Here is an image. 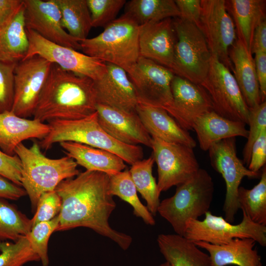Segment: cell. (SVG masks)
<instances>
[{
	"label": "cell",
	"instance_id": "cell-20",
	"mask_svg": "<svg viewBox=\"0 0 266 266\" xmlns=\"http://www.w3.org/2000/svg\"><path fill=\"white\" fill-rule=\"evenodd\" d=\"M105 64L106 70L104 75L94 81L97 103L136 112L138 100L127 72L117 66Z\"/></svg>",
	"mask_w": 266,
	"mask_h": 266
},
{
	"label": "cell",
	"instance_id": "cell-30",
	"mask_svg": "<svg viewBox=\"0 0 266 266\" xmlns=\"http://www.w3.org/2000/svg\"><path fill=\"white\" fill-rule=\"evenodd\" d=\"M124 14L139 26L180 17L178 8L173 0H132L126 2Z\"/></svg>",
	"mask_w": 266,
	"mask_h": 266
},
{
	"label": "cell",
	"instance_id": "cell-45",
	"mask_svg": "<svg viewBox=\"0 0 266 266\" xmlns=\"http://www.w3.org/2000/svg\"><path fill=\"white\" fill-rule=\"evenodd\" d=\"M256 73L259 84L262 102L266 98V52L260 50L254 51Z\"/></svg>",
	"mask_w": 266,
	"mask_h": 266
},
{
	"label": "cell",
	"instance_id": "cell-44",
	"mask_svg": "<svg viewBox=\"0 0 266 266\" xmlns=\"http://www.w3.org/2000/svg\"><path fill=\"white\" fill-rule=\"evenodd\" d=\"M174 1L180 13L179 18L195 24L199 28L201 11V0Z\"/></svg>",
	"mask_w": 266,
	"mask_h": 266
},
{
	"label": "cell",
	"instance_id": "cell-49",
	"mask_svg": "<svg viewBox=\"0 0 266 266\" xmlns=\"http://www.w3.org/2000/svg\"><path fill=\"white\" fill-rule=\"evenodd\" d=\"M159 266H171V265L167 262H166L165 263L161 264Z\"/></svg>",
	"mask_w": 266,
	"mask_h": 266
},
{
	"label": "cell",
	"instance_id": "cell-38",
	"mask_svg": "<svg viewBox=\"0 0 266 266\" xmlns=\"http://www.w3.org/2000/svg\"><path fill=\"white\" fill-rule=\"evenodd\" d=\"M92 27L105 28L116 18L126 0H86Z\"/></svg>",
	"mask_w": 266,
	"mask_h": 266
},
{
	"label": "cell",
	"instance_id": "cell-29",
	"mask_svg": "<svg viewBox=\"0 0 266 266\" xmlns=\"http://www.w3.org/2000/svg\"><path fill=\"white\" fill-rule=\"evenodd\" d=\"M29 48L23 1L12 18L0 30V60L17 63L25 59Z\"/></svg>",
	"mask_w": 266,
	"mask_h": 266
},
{
	"label": "cell",
	"instance_id": "cell-39",
	"mask_svg": "<svg viewBox=\"0 0 266 266\" xmlns=\"http://www.w3.org/2000/svg\"><path fill=\"white\" fill-rule=\"evenodd\" d=\"M248 125L249 126L247 142L243 150V163L248 166L250 160L251 149L253 143L266 129V101L262 102L258 106L249 109Z\"/></svg>",
	"mask_w": 266,
	"mask_h": 266
},
{
	"label": "cell",
	"instance_id": "cell-2",
	"mask_svg": "<svg viewBox=\"0 0 266 266\" xmlns=\"http://www.w3.org/2000/svg\"><path fill=\"white\" fill-rule=\"evenodd\" d=\"M97 104L92 79L52 64L33 119L43 123L80 119L95 113Z\"/></svg>",
	"mask_w": 266,
	"mask_h": 266
},
{
	"label": "cell",
	"instance_id": "cell-22",
	"mask_svg": "<svg viewBox=\"0 0 266 266\" xmlns=\"http://www.w3.org/2000/svg\"><path fill=\"white\" fill-rule=\"evenodd\" d=\"M234 77L249 109L262 102L254 59L241 42L236 39L229 50Z\"/></svg>",
	"mask_w": 266,
	"mask_h": 266
},
{
	"label": "cell",
	"instance_id": "cell-48",
	"mask_svg": "<svg viewBox=\"0 0 266 266\" xmlns=\"http://www.w3.org/2000/svg\"><path fill=\"white\" fill-rule=\"evenodd\" d=\"M257 50L266 52V21H262L256 28L253 38L252 53Z\"/></svg>",
	"mask_w": 266,
	"mask_h": 266
},
{
	"label": "cell",
	"instance_id": "cell-23",
	"mask_svg": "<svg viewBox=\"0 0 266 266\" xmlns=\"http://www.w3.org/2000/svg\"><path fill=\"white\" fill-rule=\"evenodd\" d=\"M49 132L48 124L18 116L11 111L0 113V148L9 155H15V148L23 141L42 139Z\"/></svg>",
	"mask_w": 266,
	"mask_h": 266
},
{
	"label": "cell",
	"instance_id": "cell-8",
	"mask_svg": "<svg viewBox=\"0 0 266 266\" xmlns=\"http://www.w3.org/2000/svg\"><path fill=\"white\" fill-rule=\"evenodd\" d=\"M242 213L241 222L233 224L209 211L202 220H189L183 236L193 242L203 241L214 245L226 244L235 238H250L266 246V226L254 223L245 212Z\"/></svg>",
	"mask_w": 266,
	"mask_h": 266
},
{
	"label": "cell",
	"instance_id": "cell-26",
	"mask_svg": "<svg viewBox=\"0 0 266 266\" xmlns=\"http://www.w3.org/2000/svg\"><path fill=\"white\" fill-rule=\"evenodd\" d=\"M60 144L66 156L86 170L100 171L111 175L127 167L122 159L108 151L72 141L62 142Z\"/></svg>",
	"mask_w": 266,
	"mask_h": 266
},
{
	"label": "cell",
	"instance_id": "cell-50",
	"mask_svg": "<svg viewBox=\"0 0 266 266\" xmlns=\"http://www.w3.org/2000/svg\"><path fill=\"white\" fill-rule=\"evenodd\" d=\"M258 266H262V263H261Z\"/></svg>",
	"mask_w": 266,
	"mask_h": 266
},
{
	"label": "cell",
	"instance_id": "cell-4",
	"mask_svg": "<svg viewBox=\"0 0 266 266\" xmlns=\"http://www.w3.org/2000/svg\"><path fill=\"white\" fill-rule=\"evenodd\" d=\"M48 125L49 132L39 143L44 150L57 142L72 141L113 153L131 165L143 158L141 147L122 143L107 133L98 122L96 111L84 118L54 120Z\"/></svg>",
	"mask_w": 266,
	"mask_h": 266
},
{
	"label": "cell",
	"instance_id": "cell-34",
	"mask_svg": "<svg viewBox=\"0 0 266 266\" xmlns=\"http://www.w3.org/2000/svg\"><path fill=\"white\" fill-rule=\"evenodd\" d=\"M237 201L239 208L254 223L266 226V168H263L260 180L250 189L239 187Z\"/></svg>",
	"mask_w": 266,
	"mask_h": 266
},
{
	"label": "cell",
	"instance_id": "cell-33",
	"mask_svg": "<svg viewBox=\"0 0 266 266\" xmlns=\"http://www.w3.org/2000/svg\"><path fill=\"white\" fill-rule=\"evenodd\" d=\"M108 191L112 196H116L128 202L133 208V213L141 218L147 225L153 226L155 220L146 206L144 205L137 196V191L129 170L125 169L109 175Z\"/></svg>",
	"mask_w": 266,
	"mask_h": 266
},
{
	"label": "cell",
	"instance_id": "cell-11",
	"mask_svg": "<svg viewBox=\"0 0 266 266\" xmlns=\"http://www.w3.org/2000/svg\"><path fill=\"white\" fill-rule=\"evenodd\" d=\"M152 147L157 165L158 189L161 194L193 177L200 168L193 149L152 137Z\"/></svg>",
	"mask_w": 266,
	"mask_h": 266
},
{
	"label": "cell",
	"instance_id": "cell-3",
	"mask_svg": "<svg viewBox=\"0 0 266 266\" xmlns=\"http://www.w3.org/2000/svg\"><path fill=\"white\" fill-rule=\"evenodd\" d=\"M40 148L36 142L30 147L21 143L14 151L21 163V186L29 196L33 211L42 194L55 190L61 182L79 173L78 165L71 158L66 156L50 159Z\"/></svg>",
	"mask_w": 266,
	"mask_h": 266
},
{
	"label": "cell",
	"instance_id": "cell-37",
	"mask_svg": "<svg viewBox=\"0 0 266 266\" xmlns=\"http://www.w3.org/2000/svg\"><path fill=\"white\" fill-rule=\"evenodd\" d=\"M59 221L58 214L50 221L38 223L32 227L27 235L32 249L38 256L42 266L49 265L48 241L51 234L56 232Z\"/></svg>",
	"mask_w": 266,
	"mask_h": 266
},
{
	"label": "cell",
	"instance_id": "cell-36",
	"mask_svg": "<svg viewBox=\"0 0 266 266\" xmlns=\"http://www.w3.org/2000/svg\"><path fill=\"white\" fill-rule=\"evenodd\" d=\"M0 266H23L29 262L40 261L27 235L14 242H0Z\"/></svg>",
	"mask_w": 266,
	"mask_h": 266
},
{
	"label": "cell",
	"instance_id": "cell-47",
	"mask_svg": "<svg viewBox=\"0 0 266 266\" xmlns=\"http://www.w3.org/2000/svg\"><path fill=\"white\" fill-rule=\"evenodd\" d=\"M23 0H0V30L12 18Z\"/></svg>",
	"mask_w": 266,
	"mask_h": 266
},
{
	"label": "cell",
	"instance_id": "cell-7",
	"mask_svg": "<svg viewBox=\"0 0 266 266\" xmlns=\"http://www.w3.org/2000/svg\"><path fill=\"white\" fill-rule=\"evenodd\" d=\"M173 23L176 42L171 71L200 85L207 74L212 56L205 38L192 23L177 17Z\"/></svg>",
	"mask_w": 266,
	"mask_h": 266
},
{
	"label": "cell",
	"instance_id": "cell-16",
	"mask_svg": "<svg viewBox=\"0 0 266 266\" xmlns=\"http://www.w3.org/2000/svg\"><path fill=\"white\" fill-rule=\"evenodd\" d=\"M171 90L172 103L166 111L187 131L193 130L198 118L213 110L211 100L200 85L175 75Z\"/></svg>",
	"mask_w": 266,
	"mask_h": 266
},
{
	"label": "cell",
	"instance_id": "cell-1",
	"mask_svg": "<svg viewBox=\"0 0 266 266\" xmlns=\"http://www.w3.org/2000/svg\"><path fill=\"white\" fill-rule=\"evenodd\" d=\"M109 179L104 172L86 170L61 182L55 190L62 200L56 232L85 227L128 249L131 236L114 230L108 222L116 205L109 193Z\"/></svg>",
	"mask_w": 266,
	"mask_h": 266
},
{
	"label": "cell",
	"instance_id": "cell-32",
	"mask_svg": "<svg viewBox=\"0 0 266 266\" xmlns=\"http://www.w3.org/2000/svg\"><path fill=\"white\" fill-rule=\"evenodd\" d=\"M154 163L155 159L152 155L147 159L135 162L129 170L137 192L146 200V207L153 216L157 213L161 194L152 173Z\"/></svg>",
	"mask_w": 266,
	"mask_h": 266
},
{
	"label": "cell",
	"instance_id": "cell-5",
	"mask_svg": "<svg viewBox=\"0 0 266 266\" xmlns=\"http://www.w3.org/2000/svg\"><path fill=\"white\" fill-rule=\"evenodd\" d=\"M139 29V26L124 14L98 35L80 40V49L88 56L117 66L127 72L140 57Z\"/></svg>",
	"mask_w": 266,
	"mask_h": 266
},
{
	"label": "cell",
	"instance_id": "cell-40",
	"mask_svg": "<svg viewBox=\"0 0 266 266\" xmlns=\"http://www.w3.org/2000/svg\"><path fill=\"white\" fill-rule=\"evenodd\" d=\"M16 64L0 60V113L11 111L12 107Z\"/></svg>",
	"mask_w": 266,
	"mask_h": 266
},
{
	"label": "cell",
	"instance_id": "cell-15",
	"mask_svg": "<svg viewBox=\"0 0 266 266\" xmlns=\"http://www.w3.org/2000/svg\"><path fill=\"white\" fill-rule=\"evenodd\" d=\"M52 65L38 55L16 63L12 112L25 118L33 116Z\"/></svg>",
	"mask_w": 266,
	"mask_h": 266
},
{
	"label": "cell",
	"instance_id": "cell-24",
	"mask_svg": "<svg viewBox=\"0 0 266 266\" xmlns=\"http://www.w3.org/2000/svg\"><path fill=\"white\" fill-rule=\"evenodd\" d=\"M194 242L208 252L212 266H258L261 263V256L254 248L256 242L252 238H235L223 245Z\"/></svg>",
	"mask_w": 266,
	"mask_h": 266
},
{
	"label": "cell",
	"instance_id": "cell-27",
	"mask_svg": "<svg viewBox=\"0 0 266 266\" xmlns=\"http://www.w3.org/2000/svg\"><path fill=\"white\" fill-rule=\"evenodd\" d=\"M160 251L171 266H212L210 256L194 242L178 234H160Z\"/></svg>",
	"mask_w": 266,
	"mask_h": 266
},
{
	"label": "cell",
	"instance_id": "cell-46",
	"mask_svg": "<svg viewBox=\"0 0 266 266\" xmlns=\"http://www.w3.org/2000/svg\"><path fill=\"white\" fill-rule=\"evenodd\" d=\"M26 195L23 188L0 175V198L15 200Z\"/></svg>",
	"mask_w": 266,
	"mask_h": 266
},
{
	"label": "cell",
	"instance_id": "cell-9",
	"mask_svg": "<svg viewBox=\"0 0 266 266\" xmlns=\"http://www.w3.org/2000/svg\"><path fill=\"white\" fill-rule=\"evenodd\" d=\"M208 94L213 111L232 121L248 124L249 109L231 70L212 55L207 74L200 84Z\"/></svg>",
	"mask_w": 266,
	"mask_h": 266
},
{
	"label": "cell",
	"instance_id": "cell-35",
	"mask_svg": "<svg viewBox=\"0 0 266 266\" xmlns=\"http://www.w3.org/2000/svg\"><path fill=\"white\" fill-rule=\"evenodd\" d=\"M32 227L31 219L7 200L0 198V242L16 241L27 235Z\"/></svg>",
	"mask_w": 266,
	"mask_h": 266
},
{
	"label": "cell",
	"instance_id": "cell-12",
	"mask_svg": "<svg viewBox=\"0 0 266 266\" xmlns=\"http://www.w3.org/2000/svg\"><path fill=\"white\" fill-rule=\"evenodd\" d=\"M138 103L166 110L172 101L171 83L175 74L169 69L140 56L127 71Z\"/></svg>",
	"mask_w": 266,
	"mask_h": 266
},
{
	"label": "cell",
	"instance_id": "cell-41",
	"mask_svg": "<svg viewBox=\"0 0 266 266\" xmlns=\"http://www.w3.org/2000/svg\"><path fill=\"white\" fill-rule=\"evenodd\" d=\"M61 207V199L55 190L42 194L38 200L35 213L31 219L32 227L53 219L59 214Z\"/></svg>",
	"mask_w": 266,
	"mask_h": 266
},
{
	"label": "cell",
	"instance_id": "cell-31",
	"mask_svg": "<svg viewBox=\"0 0 266 266\" xmlns=\"http://www.w3.org/2000/svg\"><path fill=\"white\" fill-rule=\"evenodd\" d=\"M61 14L63 28L79 41L87 38L92 28L86 0H55Z\"/></svg>",
	"mask_w": 266,
	"mask_h": 266
},
{
	"label": "cell",
	"instance_id": "cell-10",
	"mask_svg": "<svg viewBox=\"0 0 266 266\" xmlns=\"http://www.w3.org/2000/svg\"><path fill=\"white\" fill-rule=\"evenodd\" d=\"M210 164L224 179L226 193L223 207L225 219L233 223L240 208L237 201L238 190L243 178L260 177L259 172L249 170L237 155L236 137L221 140L208 149Z\"/></svg>",
	"mask_w": 266,
	"mask_h": 266
},
{
	"label": "cell",
	"instance_id": "cell-28",
	"mask_svg": "<svg viewBox=\"0 0 266 266\" xmlns=\"http://www.w3.org/2000/svg\"><path fill=\"white\" fill-rule=\"evenodd\" d=\"M226 5L233 17L237 38L252 53L255 30L266 20V0H226Z\"/></svg>",
	"mask_w": 266,
	"mask_h": 266
},
{
	"label": "cell",
	"instance_id": "cell-25",
	"mask_svg": "<svg viewBox=\"0 0 266 266\" xmlns=\"http://www.w3.org/2000/svg\"><path fill=\"white\" fill-rule=\"evenodd\" d=\"M246 124L224 118L213 110L198 118L192 129L197 134L200 149L208 151L215 143L231 137L247 138Z\"/></svg>",
	"mask_w": 266,
	"mask_h": 266
},
{
	"label": "cell",
	"instance_id": "cell-43",
	"mask_svg": "<svg viewBox=\"0 0 266 266\" xmlns=\"http://www.w3.org/2000/svg\"><path fill=\"white\" fill-rule=\"evenodd\" d=\"M266 162V129H265L253 143L248 168L254 172H259L260 169L265 166Z\"/></svg>",
	"mask_w": 266,
	"mask_h": 266
},
{
	"label": "cell",
	"instance_id": "cell-6",
	"mask_svg": "<svg viewBox=\"0 0 266 266\" xmlns=\"http://www.w3.org/2000/svg\"><path fill=\"white\" fill-rule=\"evenodd\" d=\"M214 184L208 171L200 168L191 178L176 186L175 194L160 202L157 212L183 236L188 221L209 211Z\"/></svg>",
	"mask_w": 266,
	"mask_h": 266
},
{
	"label": "cell",
	"instance_id": "cell-21",
	"mask_svg": "<svg viewBox=\"0 0 266 266\" xmlns=\"http://www.w3.org/2000/svg\"><path fill=\"white\" fill-rule=\"evenodd\" d=\"M136 112L152 137L192 148L196 146V141L188 131L182 128L164 109L138 103Z\"/></svg>",
	"mask_w": 266,
	"mask_h": 266
},
{
	"label": "cell",
	"instance_id": "cell-13",
	"mask_svg": "<svg viewBox=\"0 0 266 266\" xmlns=\"http://www.w3.org/2000/svg\"><path fill=\"white\" fill-rule=\"evenodd\" d=\"M29 48L25 58L38 55L62 69L87 76L93 81L101 78L106 65L98 59L73 49L51 42L26 28Z\"/></svg>",
	"mask_w": 266,
	"mask_h": 266
},
{
	"label": "cell",
	"instance_id": "cell-19",
	"mask_svg": "<svg viewBox=\"0 0 266 266\" xmlns=\"http://www.w3.org/2000/svg\"><path fill=\"white\" fill-rule=\"evenodd\" d=\"M176 42V36L172 18L139 26L140 56L151 60L171 70Z\"/></svg>",
	"mask_w": 266,
	"mask_h": 266
},
{
	"label": "cell",
	"instance_id": "cell-14",
	"mask_svg": "<svg viewBox=\"0 0 266 266\" xmlns=\"http://www.w3.org/2000/svg\"><path fill=\"white\" fill-rule=\"evenodd\" d=\"M199 28L202 33L212 55L216 56L230 70L233 66L229 50L236 40L233 19L226 0H201Z\"/></svg>",
	"mask_w": 266,
	"mask_h": 266
},
{
	"label": "cell",
	"instance_id": "cell-18",
	"mask_svg": "<svg viewBox=\"0 0 266 266\" xmlns=\"http://www.w3.org/2000/svg\"><path fill=\"white\" fill-rule=\"evenodd\" d=\"M98 122L116 140L128 145L142 144L151 148L152 138L136 112H128L97 103Z\"/></svg>",
	"mask_w": 266,
	"mask_h": 266
},
{
	"label": "cell",
	"instance_id": "cell-42",
	"mask_svg": "<svg viewBox=\"0 0 266 266\" xmlns=\"http://www.w3.org/2000/svg\"><path fill=\"white\" fill-rule=\"evenodd\" d=\"M21 163L16 155H9L0 150V175L21 186Z\"/></svg>",
	"mask_w": 266,
	"mask_h": 266
},
{
	"label": "cell",
	"instance_id": "cell-17",
	"mask_svg": "<svg viewBox=\"0 0 266 266\" xmlns=\"http://www.w3.org/2000/svg\"><path fill=\"white\" fill-rule=\"evenodd\" d=\"M27 29L45 39L76 50L80 49V41L63 28L61 14L55 0H23Z\"/></svg>",
	"mask_w": 266,
	"mask_h": 266
}]
</instances>
